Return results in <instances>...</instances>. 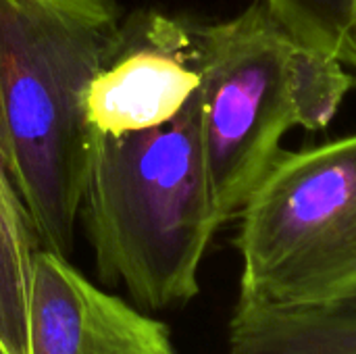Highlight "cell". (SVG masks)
Instances as JSON below:
<instances>
[{
  "label": "cell",
  "instance_id": "10",
  "mask_svg": "<svg viewBox=\"0 0 356 354\" xmlns=\"http://www.w3.org/2000/svg\"><path fill=\"white\" fill-rule=\"evenodd\" d=\"M275 19L305 46L344 61L356 21V0H263Z\"/></svg>",
  "mask_w": 356,
  "mask_h": 354
},
{
  "label": "cell",
  "instance_id": "7",
  "mask_svg": "<svg viewBox=\"0 0 356 354\" xmlns=\"http://www.w3.org/2000/svg\"><path fill=\"white\" fill-rule=\"evenodd\" d=\"M225 354H356V307L290 311L236 303Z\"/></svg>",
  "mask_w": 356,
  "mask_h": 354
},
{
  "label": "cell",
  "instance_id": "5",
  "mask_svg": "<svg viewBox=\"0 0 356 354\" xmlns=\"http://www.w3.org/2000/svg\"><path fill=\"white\" fill-rule=\"evenodd\" d=\"M200 81L196 23L154 10L127 21L88 88L92 138L125 136L171 121L194 98Z\"/></svg>",
  "mask_w": 356,
  "mask_h": 354
},
{
  "label": "cell",
  "instance_id": "12",
  "mask_svg": "<svg viewBox=\"0 0 356 354\" xmlns=\"http://www.w3.org/2000/svg\"><path fill=\"white\" fill-rule=\"evenodd\" d=\"M0 354H6V351L2 348V344H0Z\"/></svg>",
  "mask_w": 356,
  "mask_h": 354
},
{
  "label": "cell",
  "instance_id": "11",
  "mask_svg": "<svg viewBox=\"0 0 356 354\" xmlns=\"http://www.w3.org/2000/svg\"><path fill=\"white\" fill-rule=\"evenodd\" d=\"M344 63L353 65L356 69V21L353 31H350V38H348V44H346V52H344Z\"/></svg>",
  "mask_w": 356,
  "mask_h": 354
},
{
  "label": "cell",
  "instance_id": "2",
  "mask_svg": "<svg viewBox=\"0 0 356 354\" xmlns=\"http://www.w3.org/2000/svg\"><path fill=\"white\" fill-rule=\"evenodd\" d=\"M79 215L104 284L146 309L190 303L204 252L223 225L207 171L200 88L171 121L94 136Z\"/></svg>",
  "mask_w": 356,
  "mask_h": 354
},
{
  "label": "cell",
  "instance_id": "6",
  "mask_svg": "<svg viewBox=\"0 0 356 354\" xmlns=\"http://www.w3.org/2000/svg\"><path fill=\"white\" fill-rule=\"evenodd\" d=\"M29 354H177L165 323L38 248L29 292Z\"/></svg>",
  "mask_w": 356,
  "mask_h": 354
},
{
  "label": "cell",
  "instance_id": "9",
  "mask_svg": "<svg viewBox=\"0 0 356 354\" xmlns=\"http://www.w3.org/2000/svg\"><path fill=\"white\" fill-rule=\"evenodd\" d=\"M342 58L294 42L290 54V83L298 125L323 129L332 123L355 77L342 67Z\"/></svg>",
  "mask_w": 356,
  "mask_h": 354
},
{
  "label": "cell",
  "instance_id": "3",
  "mask_svg": "<svg viewBox=\"0 0 356 354\" xmlns=\"http://www.w3.org/2000/svg\"><path fill=\"white\" fill-rule=\"evenodd\" d=\"M238 217V303L356 307V134L282 150Z\"/></svg>",
  "mask_w": 356,
  "mask_h": 354
},
{
  "label": "cell",
  "instance_id": "4",
  "mask_svg": "<svg viewBox=\"0 0 356 354\" xmlns=\"http://www.w3.org/2000/svg\"><path fill=\"white\" fill-rule=\"evenodd\" d=\"M200 131L217 215H240L265 179L286 131L298 125L290 54L296 38L263 0L234 19L196 23Z\"/></svg>",
  "mask_w": 356,
  "mask_h": 354
},
{
  "label": "cell",
  "instance_id": "1",
  "mask_svg": "<svg viewBox=\"0 0 356 354\" xmlns=\"http://www.w3.org/2000/svg\"><path fill=\"white\" fill-rule=\"evenodd\" d=\"M121 33L113 0H0V127L40 248L69 259L86 190L88 88Z\"/></svg>",
  "mask_w": 356,
  "mask_h": 354
},
{
  "label": "cell",
  "instance_id": "8",
  "mask_svg": "<svg viewBox=\"0 0 356 354\" xmlns=\"http://www.w3.org/2000/svg\"><path fill=\"white\" fill-rule=\"evenodd\" d=\"M38 248L0 127V344L6 354H29V292Z\"/></svg>",
  "mask_w": 356,
  "mask_h": 354
}]
</instances>
